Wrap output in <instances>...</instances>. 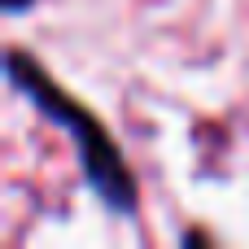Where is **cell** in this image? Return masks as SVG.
Segmentation results:
<instances>
[{"instance_id": "6da1fadb", "label": "cell", "mask_w": 249, "mask_h": 249, "mask_svg": "<svg viewBox=\"0 0 249 249\" xmlns=\"http://www.w3.org/2000/svg\"><path fill=\"white\" fill-rule=\"evenodd\" d=\"M4 66H9V83L18 88V92H26L57 127H66L70 136H74V144H79V162H83V175L92 179V188H96V197L105 201V206H114L118 214H127L131 206H136V184H131V171H127V162H123V153H118V144H114V136L74 101V96H66L53 79H48V70L39 66V61H31L26 53H9L4 57Z\"/></svg>"}, {"instance_id": "7a4b0ae2", "label": "cell", "mask_w": 249, "mask_h": 249, "mask_svg": "<svg viewBox=\"0 0 249 249\" xmlns=\"http://www.w3.org/2000/svg\"><path fill=\"white\" fill-rule=\"evenodd\" d=\"M26 4H31V0H4V9H9V13H22Z\"/></svg>"}]
</instances>
